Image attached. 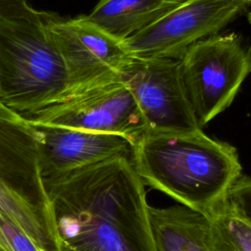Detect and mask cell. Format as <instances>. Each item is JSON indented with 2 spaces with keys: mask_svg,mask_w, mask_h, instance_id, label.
<instances>
[{
  "mask_svg": "<svg viewBox=\"0 0 251 251\" xmlns=\"http://www.w3.org/2000/svg\"><path fill=\"white\" fill-rule=\"evenodd\" d=\"M0 103H1V102H0Z\"/></svg>",
  "mask_w": 251,
  "mask_h": 251,
  "instance_id": "20",
  "label": "cell"
},
{
  "mask_svg": "<svg viewBox=\"0 0 251 251\" xmlns=\"http://www.w3.org/2000/svg\"><path fill=\"white\" fill-rule=\"evenodd\" d=\"M121 79L130 90L146 130L201 129L186 94L179 59L134 56Z\"/></svg>",
  "mask_w": 251,
  "mask_h": 251,
  "instance_id": "9",
  "label": "cell"
},
{
  "mask_svg": "<svg viewBox=\"0 0 251 251\" xmlns=\"http://www.w3.org/2000/svg\"><path fill=\"white\" fill-rule=\"evenodd\" d=\"M43 179L59 251H158L130 153Z\"/></svg>",
  "mask_w": 251,
  "mask_h": 251,
  "instance_id": "1",
  "label": "cell"
},
{
  "mask_svg": "<svg viewBox=\"0 0 251 251\" xmlns=\"http://www.w3.org/2000/svg\"><path fill=\"white\" fill-rule=\"evenodd\" d=\"M130 157L143 182L207 216L226 204L241 175L236 149L201 129L145 130Z\"/></svg>",
  "mask_w": 251,
  "mask_h": 251,
  "instance_id": "2",
  "label": "cell"
},
{
  "mask_svg": "<svg viewBox=\"0 0 251 251\" xmlns=\"http://www.w3.org/2000/svg\"><path fill=\"white\" fill-rule=\"evenodd\" d=\"M35 126L40 133V167L43 178L131 153L134 142L120 134L51 126Z\"/></svg>",
  "mask_w": 251,
  "mask_h": 251,
  "instance_id": "10",
  "label": "cell"
},
{
  "mask_svg": "<svg viewBox=\"0 0 251 251\" xmlns=\"http://www.w3.org/2000/svg\"><path fill=\"white\" fill-rule=\"evenodd\" d=\"M245 9L244 0H184L124 41L136 57L180 59L191 45L220 33Z\"/></svg>",
  "mask_w": 251,
  "mask_h": 251,
  "instance_id": "8",
  "label": "cell"
},
{
  "mask_svg": "<svg viewBox=\"0 0 251 251\" xmlns=\"http://www.w3.org/2000/svg\"><path fill=\"white\" fill-rule=\"evenodd\" d=\"M184 0H100L86 18L126 40L147 27Z\"/></svg>",
  "mask_w": 251,
  "mask_h": 251,
  "instance_id": "12",
  "label": "cell"
},
{
  "mask_svg": "<svg viewBox=\"0 0 251 251\" xmlns=\"http://www.w3.org/2000/svg\"><path fill=\"white\" fill-rule=\"evenodd\" d=\"M211 219V217H210ZM210 251H237L220 232L211 219V230L209 238Z\"/></svg>",
  "mask_w": 251,
  "mask_h": 251,
  "instance_id": "16",
  "label": "cell"
},
{
  "mask_svg": "<svg viewBox=\"0 0 251 251\" xmlns=\"http://www.w3.org/2000/svg\"><path fill=\"white\" fill-rule=\"evenodd\" d=\"M244 2L246 3L247 8H251V0H244Z\"/></svg>",
  "mask_w": 251,
  "mask_h": 251,
  "instance_id": "18",
  "label": "cell"
},
{
  "mask_svg": "<svg viewBox=\"0 0 251 251\" xmlns=\"http://www.w3.org/2000/svg\"><path fill=\"white\" fill-rule=\"evenodd\" d=\"M211 219L223 236L237 250L251 251V225L231 212L225 204Z\"/></svg>",
  "mask_w": 251,
  "mask_h": 251,
  "instance_id": "13",
  "label": "cell"
},
{
  "mask_svg": "<svg viewBox=\"0 0 251 251\" xmlns=\"http://www.w3.org/2000/svg\"><path fill=\"white\" fill-rule=\"evenodd\" d=\"M226 205L251 225V176H241L231 187Z\"/></svg>",
  "mask_w": 251,
  "mask_h": 251,
  "instance_id": "15",
  "label": "cell"
},
{
  "mask_svg": "<svg viewBox=\"0 0 251 251\" xmlns=\"http://www.w3.org/2000/svg\"><path fill=\"white\" fill-rule=\"evenodd\" d=\"M247 20H248V23H249L250 25H251V11H249V12L247 13Z\"/></svg>",
  "mask_w": 251,
  "mask_h": 251,
  "instance_id": "17",
  "label": "cell"
},
{
  "mask_svg": "<svg viewBox=\"0 0 251 251\" xmlns=\"http://www.w3.org/2000/svg\"><path fill=\"white\" fill-rule=\"evenodd\" d=\"M52 12L0 0V102L23 117L66 100L70 78L50 32Z\"/></svg>",
  "mask_w": 251,
  "mask_h": 251,
  "instance_id": "3",
  "label": "cell"
},
{
  "mask_svg": "<svg viewBox=\"0 0 251 251\" xmlns=\"http://www.w3.org/2000/svg\"><path fill=\"white\" fill-rule=\"evenodd\" d=\"M0 251H8V250H7V249H5L3 246H1V245H0Z\"/></svg>",
  "mask_w": 251,
  "mask_h": 251,
  "instance_id": "19",
  "label": "cell"
},
{
  "mask_svg": "<svg viewBox=\"0 0 251 251\" xmlns=\"http://www.w3.org/2000/svg\"><path fill=\"white\" fill-rule=\"evenodd\" d=\"M179 61L186 94L202 127L232 103L251 72V49L234 32L218 33L191 45Z\"/></svg>",
  "mask_w": 251,
  "mask_h": 251,
  "instance_id": "5",
  "label": "cell"
},
{
  "mask_svg": "<svg viewBox=\"0 0 251 251\" xmlns=\"http://www.w3.org/2000/svg\"><path fill=\"white\" fill-rule=\"evenodd\" d=\"M24 118L33 126L120 134L133 140L146 130L140 110L121 77L86 88Z\"/></svg>",
  "mask_w": 251,
  "mask_h": 251,
  "instance_id": "7",
  "label": "cell"
},
{
  "mask_svg": "<svg viewBox=\"0 0 251 251\" xmlns=\"http://www.w3.org/2000/svg\"><path fill=\"white\" fill-rule=\"evenodd\" d=\"M50 32L70 78L72 92L69 97L121 77L123 70L134 57L124 40L86 16L67 19L52 12Z\"/></svg>",
  "mask_w": 251,
  "mask_h": 251,
  "instance_id": "6",
  "label": "cell"
},
{
  "mask_svg": "<svg viewBox=\"0 0 251 251\" xmlns=\"http://www.w3.org/2000/svg\"><path fill=\"white\" fill-rule=\"evenodd\" d=\"M0 245L8 251H45L15 222L0 212Z\"/></svg>",
  "mask_w": 251,
  "mask_h": 251,
  "instance_id": "14",
  "label": "cell"
},
{
  "mask_svg": "<svg viewBox=\"0 0 251 251\" xmlns=\"http://www.w3.org/2000/svg\"><path fill=\"white\" fill-rule=\"evenodd\" d=\"M0 212L45 251H59L40 167V133L0 103Z\"/></svg>",
  "mask_w": 251,
  "mask_h": 251,
  "instance_id": "4",
  "label": "cell"
},
{
  "mask_svg": "<svg viewBox=\"0 0 251 251\" xmlns=\"http://www.w3.org/2000/svg\"><path fill=\"white\" fill-rule=\"evenodd\" d=\"M158 251H210V216L185 206L149 207Z\"/></svg>",
  "mask_w": 251,
  "mask_h": 251,
  "instance_id": "11",
  "label": "cell"
}]
</instances>
